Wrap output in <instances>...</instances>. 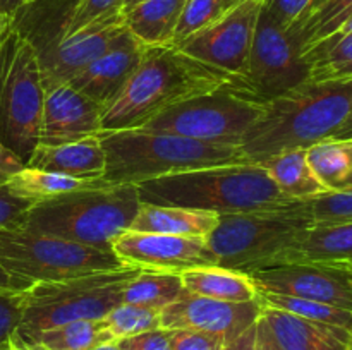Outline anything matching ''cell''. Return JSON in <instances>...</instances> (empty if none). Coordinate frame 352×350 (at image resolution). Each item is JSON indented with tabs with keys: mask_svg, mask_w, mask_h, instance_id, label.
<instances>
[{
	"mask_svg": "<svg viewBox=\"0 0 352 350\" xmlns=\"http://www.w3.org/2000/svg\"><path fill=\"white\" fill-rule=\"evenodd\" d=\"M352 115V78L305 81L265 105L244 136L241 151L248 163L333 137Z\"/></svg>",
	"mask_w": 352,
	"mask_h": 350,
	"instance_id": "cell-1",
	"label": "cell"
},
{
	"mask_svg": "<svg viewBox=\"0 0 352 350\" xmlns=\"http://www.w3.org/2000/svg\"><path fill=\"white\" fill-rule=\"evenodd\" d=\"M230 74L182 54L174 45L146 47L136 71L102 108V130L140 129L172 106L222 88Z\"/></svg>",
	"mask_w": 352,
	"mask_h": 350,
	"instance_id": "cell-2",
	"label": "cell"
},
{
	"mask_svg": "<svg viewBox=\"0 0 352 350\" xmlns=\"http://www.w3.org/2000/svg\"><path fill=\"white\" fill-rule=\"evenodd\" d=\"M144 205L201 209L217 215L270 211L287 206L260 163H232L165 175L136 184Z\"/></svg>",
	"mask_w": 352,
	"mask_h": 350,
	"instance_id": "cell-3",
	"label": "cell"
},
{
	"mask_svg": "<svg viewBox=\"0 0 352 350\" xmlns=\"http://www.w3.org/2000/svg\"><path fill=\"white\" fill-rule=\"evenodd\" d=\"M105 150V175L110 185L140 184L199 168L248 163L239 146L210 144L168 132L143 129L102 130Z\"/></svg>",
	"mask_w": 352,
	"mask_h": 350,
	"instance_id": "cell-4",
	"label": "cell"
},
{
	"mask_svg": "<svg viewBox=\"0 0 352 350\" xmlns=\"http://www.w3.org/2000/svg\"><path fill=\"white\" fill-rule=\"evenodd\" d=\"M134 184L103 185L33 202L21 226L31 232L112 250L140 209Z\"/></svg>",
	"mask_w": 352,
	"mask_h": 350,
	"instance_id": "cell-5",
	"label": "cell"
},
{
	"mask_svg": "<svg viewBox=\"0 0 352 350\" xmlns=\"http://www.w3.org/2000/svg\"><path fill=\"white\" fill-rule=\"evenodd\" d=\"M143 268L124 266L62 281L33 283L21 292V321L14 345H33L45 329L79 319H103L122 304L124 287Z\"/></svg>",
	"mask_w": 352,
	"mask_h": 350,
	"instance_id": "cell-6",
	"label": "cell"
},
{
	"mask_svg": "<svg viewBox=\"0 0 352 350\" xmlns=\"http://www.w3.org/2000/svg\"><path fill=\"white\" fill-rule=\"evenodd\" d=\"M43 100L36 47L7 17L0 30V141L24 163L38 146Z\"/></svg>",
	"mask_w": 352,
	"mask_h": 350,
	"instance_id": "cell-7",
	"label": "cell"
},
{
	"mask_svg": "<svg viewBox=\"0 0 352 350\" xmlns=\"http://www.w3.org/2000/svg\"><path fill=\"white\" fill-rule=\"evenodd\" d=\"M0 264L12 277L31 285L129 266L113 250L31 232L23 226L0 230Z\"/></svg>",
	"mask_w": 352,
	"mask_h": 350,
	"instance_id": "cell-8",
	"label": "cell"
},
{
	"mask_svg": "<svg viewBox=\"0 0 352 350\" xmlns=\"http://www.w3.org/2000/svg\"><path fill=\"white\" fill-rule=\"evenodd\" d=\"M291 202L270 211L220 215L219 225L206 237L219 266L243 273L275 266L296 233L311 226L292 211Z\"/></svg>",
	"mask_w": 352,
	"mask_h": 350,
	"instance_id": "cell-9",
	"label": "cell"
},
{
	"mask_svg": "<svg viewBox=\"0 0 352 350\" xmlns=\"http://www.w3.org/2000/svg\"><path fill=\"white\" fill-rule=\"evenodd\" d=\"M308 79L309 69L299 38L261 7L246 67L239 75H230L226 86L265 106Z\"/></svg>",
	"mask_w": 352,
	"mask_h": 350,
	"instance_id": "cell-10",
	"label": "cell"
},
{
	"mask_svg": "<svg viewBox=\"0 0 352 350\" xmlns=\"http://www.w3.org/2000/svg\"><path fill=\"white\" fill-rule=\"evenodd\" d=\"M263 110V105L243 98L223 84L215 91L172 106L140 129L241 148L244 136L260 119Z\"/></svg>",
	"mask_w": 352,
	"mask_h": 350,
	"instance_id": "cell-11",
	"label": "cell"
},
{
	"mask_svg": "<svg viewBox=\"0 0 352 350\" xmlns=\"http://www.w3.org/2000/svg\"><path fill=\"white\" fill-rule=\"evenodd\" d=\"M261 0H243L223 12L215 23L174 43L177 50L230 75L246 67L260 17Z\"/></svg>",
	"mask_w": 352,
	"mask_h": 350,
	"instance_id": "cell-12",
	"label": "cell"
},
{
	"mask_svg": "<svg viewBox=\"0 0 352 350\" xmlns=\"http://www.w3.org/2000/svg\"><path fill=\"white\" fill-rule=\"evenodd\" d=\"M124 14H107L86 24L69 36L43 45H34L40 58L43 88L69 84L93 60L102 57L126 34Z\"/></svg>",
	"mask_w": 352,
	"mask_h": 350,
	"instance_id": "cell-13",
	"label": "cell"
},
{
	"mask_svg": "<svg viewBox=\"0 0 352 350\" xmlns=\"http://www.w3.org/2000/svg\"><path fill=\"white\" fill-rule=\"evenodd\" d=\"M258 292L323 302L352 312V270L315 263H284L251 271Z\"/></svg>",
	"mask_w": 352,
	"mask_h": 350,
	"instance_id": "cell-14",
	"label": "cell"
},
{
	"mask_svg": "<svg viewBox=\"0 0 352 350\" xmlns=\"http://www.w3.org/2000/svg\"><path fill=\"white\" fill-rule=\"evenodd\" d=\"M116 256L129 266L164 273H179L192 268L219 266L215 253L205 237H179L126 230L112 244Z\"/></svg>",
	"mask_w": 352,
	"mask_h": 350,
	"instance_id": "cell-15",
	"label": "cell"
},
{
	"mask_svg": "<svg viewBox=\"0 0 352 350\" xmlns=\"http://www.w3.org/2000/svg\"><path fill=\"white\" fill-rule=\"evenodd\" d=\"M260 312V299L251 302H226L184 290L172 304L162 309L160 325L164 329L215 333L229 342L253 326Z\"/></svg>",
	"mask_w": 352,
	"mask_h": 350,
	"instance_id": "cell-16",
	"label": "cell"
},
{
	"mask_svg": "<svg viewBox=\"0 0 352 350\" xmlns=\"http://www.w3.org/2000/svg\"><path fill=\"white\" fill-rule=\"evenodd\" d=\"M102 108L71 84L45 89L38 144L58 146L100 134Z\"/></svg>",
	"mask_w": 352,
	"mask_h": 350,
	"instance_id": "cell-17",
	"label": "cell"
},
{
	"mask_svg": "<svg viewBox=\"0 0 352 350\" xmlns=\"http://www.w3.org/2000/svg\"><path fill=\"white\" fill-rule=\"evenodd\" d=\"M144 48L136 36L126 31L110 50L93 60L69 84L98 105H107L136 71Z\"/></svg>",
	"mask_w": 352,
	"mask_h": 350,
	"instance_id": "cell-18",
	"label": "cell"
},
{
	"mask_svg": "<svg viewBox=\"0 0 352 350\" xmlns=\"http://www.w3.org/2000/svg\"><path fill=\"white\" fill-rule=\"evenodd\" d=\"M260 318L278 350H351L352 331L261 304Z\"/></svg>",
	"mask_w": 352,
	"mask_h": 350,
	"instance_id": "cell-19",
	"label": "cell"
},
{
	"mask_svg": "<svg viewBox=\"0 0 352 350\" xmlns=\"http://www.w3.org/2000/svg\"><path fill=\"white\" fill-rule=\"evenodd\" d=\"M284 263L329 264L352 270V223L315 225L299 230L278 256L277 264Z\"/></svg>",
	"mask_w": 352,
	"mask_h": 350,
	"instance_id": "cell-20",
	"label": "cell"
},
{
	"mask_svg": "<svg viewBox=\"0 0 352 350\" xmlns=\"http://www.w3.org/2000/svg\"><path fill=\"white\" fill-rule=\"evenodd\" d=\"M105 150L100 141V134L74 141V143L43 146L38 144L26 167L45 172L69 175L82 180H96L105 175Z\"/></svg>",
	"mask_w": 352,
	"mask_h": 350,
	"instance_id": "cell-21",
	"label": "cell"
},
{
	"mask_svg": "<svg viewBox=\"0 0 352 350\" xmlns=\"http://www.w3.org/2000/svg\"><path fill=\"white\" fill-rule=\"evenodd\" d=\"M220 215L201 209L158 206L141 202L131 229L134 232L179 237H208L219 225Z\"/></svg>",
	"mask_w": 352,
	"mask_h": 350,
	"instance_id": "cell-22",
	"label": "cell"
},
{
	"mask_svg": "<svg viewBox=\"0 0 352 350\" xmlns=\"http://www.w3.org/2000/svg\"><path fill=\"white\" fill-rule=\"evenodd\" d=\"M186 0H141L124 14V24L144 47L172 45Z\"/></svg>",
	"mask_w": 352,
	"mask_h": 350,
	"instance_id": "cell-23",
	"label": "cell"
},
{
	"mask_svg": "<svg viewBox=\"0 0 352 350\" xmlns=\"http://www.w3.org/2000/svg\"><path fill=\"white\" fill-rule=\"evenodd\" d=\"M184 290L203 297L226 302H251L258 299V290L250 275L222 266H203L181 273Z\"/></svg>",
	"mask_w": 352,
	"mask_h": 350,
	"instance_id": "cell-24",
	"label": "cell"
},
{
	"mask_svg": "<svg viewBox=\"0 0 352 350\" xmlns=\"http://www.w3.org/2000/svg\"><path fill=\"white\" fill-rule=\"evenodd\" d=\"M261 167L268 172L270 178L280 194L287 199H305L327 192V187L313 174L306 158V148L284 151L268 160L261 161Z\"/></svg>",
	"mask_w": 352,
	"mask_h": 350,
	"instance_id": "cell-25",
	"label": "cell"
},
{
	"mask_svg": "<svg viewBox=\"0 0 352 350\" xmlns=\"http://www.w3.org/2000/svg\"><path fill=\"white\" fill-rule=\"evenodd\" d=\"M109 185L103 178L96 180H82V178L69 177V175L55 174V172L38 170V168L24 167L16 175L7 180L3 187L12 196L21 199H28L31 202L45 201V199L57 198V196L69 194V192L85 191Z\"/></svg>",
	"mask_w": 352,
	"mask_h": 350,
	"instance_id": "cell-26",
	"label": "cell"
},
{
	"mask_svg": "<svg viewBox=\"0 0 352 350\" xmlns=\"http://www.w3.org/2000/svg\"><path fill=\"white\" fill-rule=\"evenodd\" d=\"M352 17V0H311L289 30L299 38L302 54L316 41L342 30Z\"/></svg>",
	"mask_w": 352,
	"mask_h": 350,
	"instance_id": "cell-27",
	"label": "cell"
},
{
	"mask_svg": "<svg viewBox=\"0 0 352 350\" xmlns=\"http://www.w3.org/2000/svg\"><path fill=\"white\" fill-rule=\"evenodd\" d=\"M309 81L352 78V33H339L316 41L302 54Z\"/></svg>",
	"mask_w": 352,
	"mask_h": 350,
	"instance_id": "cell-28",
	"label": "cell"
},
{
	"mask_svg": "<svg viewBox=\"0 0 352 350\" xmlns=\"http://www.w3.org/2000/svg\"><path fill=\"white\" fill-rule=\"evenodd\" d=\"M306 158L327 191H340L352 175V139L327 137L306 148Z\"/></svg>",
	"mask_w": 352,
	"mask_h": 350,
	"instance_id": "cell-29",
	"label": "cell"
},
{
	"mask_svg": "<svg viewBox=\"0 0 352 350\" xmlns=\"http://www.w3.org/2000/svg\"><path fill=\"white\" fill-rule=\"evenodd\" d=\"M107 342H113V336L103 319H79L45 329L36 336L33 345L47 350H91Z\"/></svg>",
	"mask_w": 352,
	"mask_h": 350,
	"instance_id": "cell-30",
	"label": "cell"
},
{
	"mask_svg": "<svg viewBox=\"0 0 352 350\" xmlns=\"http://www.w3.org/2000/svg\"><path fill=\"white\" fill-rule=\"evenodd\" d=\"M184 292L181 275L164 273V271L141 270L124 287L122 302L126 304L146 305L153 309H164Z\"/></svg>",
	"mask_w": 352,
	"mask_h": 350,
	"instance_id": "cell-31",
	"label": "cell"
},
{
	"mask_svg": "<svg viewBox=\"0 0 352 350\" xmlns=\"http://www.w3.org/2000/svg\"><path fill=\"white\" fill-rule=\"evenodd\" d=\"M291 209L311 226L352 223V189L327 191L305 199H292Z\"/></svg>",
	"mask_w": 352,
	"mask_h": 350,
	"instance_id": "cell-32",
	"label": "cell"
},
{
	"mask_svg": "<svg viewBox=\"0 0 352 350\" xmlns=\"http://www.w3.org/2000/svg\"><path fill=\"white\" fill-rule=\"evenodd\" d=\"M258 299L263 305L280 309V311L291 312L299 318L311 319V321L327 323V325L342 326L352 331V312L346 309L333 307V305L323 304V302L308 301V299L291 297V295H277L258 292Z\"/></svg>",
	"mask_w": 352,
	"mask_h": 350,
	"instance_id": "cell-33",
	"label": "cell"
},
{
	"mask_svg": "<svg viewBox=\"0 0 352 350\" xmlns=\"http://www.w3.org/2000/svg\"><path fill=\"white\" fill-rule=\"evenodd\" d=\"M160 314V309L122 302L103 318V323H105L107 329L113 336V340H120L162 328Z\"/></svg>",
	"mask_w": 352,
	"mask_h": 350,
	"instance_id": "cell-34",
	"label": "cell"
},
{
	"mask_svg": "<svg viewBox=\"0 0 352 350\" xmlns=\"http://www.w3.org/2000/svg\"><path fill=\"white\" fill-rule=\"evenodd\" d=\"M227 10H229V5L226 3V0H186L172 45L210 26Z\"/></svg>",
	"mask_w": 352,
	"mask_h": 350,
	"instance_id": "cell-35",
	"label": "cell"
},
{
	"mask_svg": "<svg viewBox=\"0 0 352 350\" xmlns=\"http://www.w3.org/2000/svg\"><path fill=\"white\" fill-rule=\"evenodd\" d=\"M122 7L124 0H76L74 5L69 9L67 16L62 21L58 38L69 36L107 14L120 12Z\"/></svg>",
	"mask_w": 352,
	"mask_h": 350,
	"instance_id": "cell-36",
	"label": "cell"
},
{
	"mask_svg": "<svg viewBox=\"0 0 352 350\" xmlns=\"http://www.w3.org/2000/svg\"><path fill=\"white\" fill-rule=\"evenodd\" d=\"M172 350H223L227 340L222 335L196 329H167Z\"/></svg>",
	"mask_w": 352,
	"mask_h": 350,
	"instance_id": "cell-37",
	"label": "cell"
},
{
	"mask_svg": "<svg viewBox=\"0 0 352 350\" xmlns=\"http://www.w3.org/2000/svg\"><path fill=\"white\" fill-rule=\"evenodd\" d=\"M21 294L0 292V345L12 342L21 321Z\"/></svg>",
	"mask_w": 352,
	"mask_h": 350,
	"instance_id": "cell-38",
	"label": "cell"
},
{
	"mask_svg": "<svg viewBox=\"0 0 352 350\" xmlns=\"http://www.w3.org/2000/svg\"><path fill=\"white\" fill-rule=\"evenodd\" d=\"M31 205L28 199L16 198L6 187H0V230L21 226Z\"/></svg>",
	"mask_w": 352,
	"mask_h": 350,
	"instance_id": "cell-39",
	"label": "cell"
},
{
	"mask_svg": "<svg viewBox=\"0 0 352 350\" xmlns=\"http://www.w3.org/2000/svg\"><path fill=\"white\" fill-rule=\"evenodd\" d=\"M120 350H172L168 331L164 328L151 329L140 335L116 340Z\"/></svg>",
	"mask_w": 352,
	"mask_h": 350,
	"instance_id": "cell-40",
	"label": "cell"
},
{
	"mask_svg": "<svg viewBox=\"0 0 352 350\" xmlns=\"http://www.w3.org/2000/svg\"><path fill=\"white\" fill-rule=\"evenodd\" d=\"M309 2L311 0H265L263 7L278 24L289 27L309 5Z\"/></svg>",
	"mask_w": 352,
	"mask_h": 350,
	"instance_id": "cell-41",
	"label": "cell"
},
{
	"mask_svg": "<svg viewBox=\"0 0 352 350\" xmlns=\"http://www.w3.org/2000/svg\"><path fill=\"white\" fill-rule=\"evenodd\" d=\"M24 167H26V163H24L23 158L17 156L12 150H9L0 141V187H3L7 180L19 170H23Z\"/></svg>",
	"mask_w": 352,
	"mask_h": 350,
	"instance_id": "cell-42",
	"label": "cell"
},
{
	"mask_svg": "<svg viewBox=\"0 0 352 350\" xmlns=\"http://www.w3.org/2000/svg\"><path fill=\"white\" fill-rule=\"evenodd\" d=\"M256 323L244 329L236 338L226 342L223 350H256Z\"/></svg>",
	"mask_w": 352,
	"mask_h": 350,
	"instance_id": "cell-43",
	"label": "cell"
},
{
	"mask_svg": "<svg viewBox=\"0 0 352 350\" xmlns=\"http://www.w3.org/2000/svg\"><path fill=\"white\" fill-rule=\"evenodd\" d=\"M28 287H31V283L21 280V278L12 277L9 271H6L0 264V292H6V294H21V292L26 290Z\"/></svg>",
	"mask_w": 352,
	"mask_h": 350,
	"instance_id": "cell-44",
	"label": "cell"
},
{
	"mask_svg": "<svg viewBox=\"0 0 352 350\" xmlns=\"http://www.w3.org/2000/svg\"><path fill=\"white\" fill-rule=\"evenodd\" d=\"M256 350H278L275 347L274 340H272L270 333H268L267 325L261 318H258L256 323Z\"/></svg>",
	"mask_w": 352,
	"mask_h": 350,
	"instance_id": "cell-45",
	"label": "cell"
},
{
	"mask_svg": "<svg viewBox=\"0 0 352 350\" xmlns=\"http://www.w3.org/2000/svg\"><path fill=\"white\" fill-rule=\"evenodd\" d=\"M31 0H0V14L12 17L19 9H23Z\"/></svg>",
	"mask_w": 352,
	"mask_h": 350,
	"instance_id": "cell-46",
	"label": "cell"
},
{
	"mask_svg": "<svg viewBox=\"0 0 352 350\" xmlns=\"http://www.w3.org/2000/svg\"><path fill=\"white\" fill-rule=\"evenodd\" d=\"M333 137H340V139H352V115L347 119V122L340 127V130Z\"/></svg>",
	"mask_w": 352,
	"mask_h": 350,
	"instance_id": "cell-47",
	"label": "cell"
},
{
	"mask_svg": "<svg viewBox=\"0 0 352 350\" xmlns=\"http://www.w3.org/2000/svg\"><path fill=\"white\" fill-rule=\"evenodd\" d=\"M91 350H120L119 345H117V342L113 340V342H107V343H102V345L95 347V349Z\"/></svg>",
	"mask_w": 352,
	"mask_h": 350,
	"instance_id": "cell-48",
	"label": "cell"
},
{
	"mask_svg": "<svg viewBox=\"0 0 352 350\" xmlns=\"http://www.w3.org/2000/svg\"><path fill=\"white\" fill-rule=\"evenodd\" d=\"M12 347L14 350H47L40 345H14L12 343Z\"/></svg>",
	"mask_w": 352,
	"mask_h": 350,
	"instance_id": "cell-49",
	"label": "cell"
},
{
	"mask_svg": "<svg viewBox=\"0 0 352 350\" xmlns=\"http://www.w3.org/2000/svg\"><path fill=\"white\" fill-rule=\"evenodd\" d=\"M141 0H124V7H122V12H126V10H129L131 7H134L136 3H140Z\"/></svg>",
	"mask_w": 352,
	"mask_h": 350,
	"instance_id": "cell-50",
	"label": "cell"
},
{
	"mask_svg": "<svg viewBox=\"0 0 352 350\" xmlns=\"http://www.w3.org/2000/svg\"><path fill=\"white\" fill-rule=\"evenodd\" d=\"M340 31H342V33H352V19ZM337 33H339V31H337Z\"/></svg>",
	"mask_w": 352,
	"mask_h": 350,
	"instance_id": "cell-51",
	"label": "cell"
},
{
	"mask_svg": "<svg viewBox=\"0 0 352 350\" xmlns=\"http://www.w3.org/2000/svg\"><path fill=\"white\" fill-rule=\"evenodd\" d=\"M239 2H243V0H226V3L229 5V9H230V7L236 5V3H239Z\"/></svg>",
	"mask_w": 352,
	"mask_h": 350,
	"instance_id": "cell-52",
	"label": "cell"
},
{
	"mask_svg": "<svg viewBox=\"0 0 352 350\" xmlns=\"http://www.w3.org/2000/svg\"><path fill=\"white\" fill-rule=\"evenodd\" d=\"M0 350H14L12 342H10V343H6V345H0Z\"/></svg>",
	"mask_w": 352,
	"mask_h": 350,
	"instance_id": "cell-53",
	"label": "cell"
},
{
	"mask_svg": "<svg viewBox=\"0 0 352 350\" xmlns=\"http://www.w3.org/2000/svg\"><path fill=\"white\" fill-rule=\"evenodd\" d=\"M344 189H352V175H351L349 180L346 182V185H344ZM340 191H342V189H340Z\"/></svg>",
	"mask_w": 352,
	"mask_h": 350,
	"instance_id": "cell-54",
	"label": "cell"
},
{
	"mask_svg": "<svg viewBox=\"0 0 352 350\" xmlns=\"http://www.w3.org/2000/svg\"><path fill=\"white\" fill-rule=\"evenodd\" d=\"M9 16H2V14H0V30H2V26H3V23H6V19Z\"/></svg>",
	"mask_w": 352,
	"mask_h": 350,
	"instance_id": "cell-55",
	"label": "cell"
},
{
	"mask_svg": "<svg viewBox=\"0 0 352 350\" xmlns=\"http://www.w3.org/2000/svg\"><path fill=\"white\" fill-rule=\"evenodd\" d=\"M351 19H352V17H351ZM351 19H349V21H351Z\"/></svg>",
	"mask_w": 352,
	"mask_h": 350,
	"instance_id": "cell-56",
	"label": "cell"
},
{
	"mask_svg": "<svg viewBox=\"0 0 352 350\" xmlns=\"http://www.w3.org/2000/svg\"><path fill=\"white\" fill-rule=\"evenodd\" d=\"M351 350H352V349H351Z\"/></svg>",
	"mask_w": 352,
	"mask_h": 350,
	"instance_id": "cell-57",
	"label": "cell"
}]
</instances>
